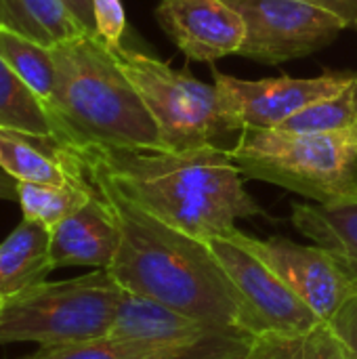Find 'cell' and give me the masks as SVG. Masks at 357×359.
Returning <instances> with one entry per match:
<instances>
[{
    "mask_svg": "<svg viewBox=\"0 0 357 359\" xmlns=\"http://www.w3.org/2000/svg\"><path fill=\"white\" fill-rule=\"evenodd\" d=\"M84 168L103 175L145 212L198 240L223 238L238 219L261 215L227 147L143 151L69 145Z\"/></svg>",
    "mask_w": 357,
    "mask_h": 359,
    "instance_id": "cell-1",
    "label": "cell"
},
{
    "mask_svg": "<svg viewBox=\"0 0 357 359\" xmlns=\"http://www.w3.org/2000/svg\"><path fill=\"white\" fill-rule=\"evenodd\" d=\"M84 170L112 208L120 229V246L107 269L114 280L126 292L158 301L185 316L240 328L238 292L208 244L145 212L103 175Z\"/></svg>",
    "mask_w": 357,
    "mask_h": 359,
    "instance_id": "cell-2",
    "label": "cell"
},
{
    "mask_svg": "<svg viewBox=\"0 0 357 359\" xmlns=\"http://www.w3.org/2000/svg\"><path fill=\"white\" fill-rule=\"evenodd\" d=\"M55 93L48 109L67 145L168 151L139 90L122 72L114 46L82 34L50 48Z\"/></svg>",
    "mask_w": 357,
    "mask_h": 359,
    "instance_id": "cell-3",
    "label": "cell"
},
{
    "mask_svg": "<svg viewBox=\"0 0 357 359\" xmlns=\"http://www.w3.org/2000/svg\"><path fill=\"white\" fill-rule=\"evenodd\" d=\"M229 154L244 177L280 185L316 204L357 202V128L240 130Z\"/></svg>",
    "mask_w": 357,
    "mask_h": 359,
    "instance_id": "cell-4",
    "label": "cell"
},
{
    "mask_svg": "<svg viewBox=\"0 0 357 359\" xmlns=\"http://www.w3.org/2000/svg\"><path fill=\"white\" fill-rule=\"evenodd\" d=\"M124 288L107 269L86 276L40 282L0 309V345L36 343L40 347L72 345L109 337Z\"/></svg>",
    "mask_w": 357,
    "mask_h": 359,
    "instance_id": "cell-5",
    "label": "cell"
},
{
    "mask_svg": "<svg viewBox=\"0 0 357 359\" xmlns=\"http://www.w3.org/2000/svg\"><path fill=\"white\" fill-rule=\"evenodd\" d=\"M114 53L156 120L168 151L221 145L219 139L229 130L221 118L215 84H206L187 69H173L168 63L122 44L114 46Z\"/></svg>",
    "mask_w": 357,
    "mask_h": 359,
    "instance_id": "cell-6",
    "label": "cell"
},
{
    "mask_svg": "<svg viewBox=\"0 0 357 359\" xmlns=\"http://www.w3.org/2000/svg\"><path fill=\"white\" fill-rule=\"evenodd\" d=\"M240 299V328L252 337L307 334L324 320L261 259L231 238L204 240Z\"/></svg>",
    "mask_w": 357,
    "mask_h": 359,
    "instance_id": "cell-7",
    "label": "cell"
},
{
    "mask_svg": "<svg viewBox=\"0 0 357 359\" xmlns=\"http://www.w3.org/2000/svg\"><path fill=\"white\" fill-rule=\"evenodd\" d=\"M223 124L229 133L271 130L311 103L347 88L356 72H326L316 78L242 80L213 69Z\"/></svg>",
    "mask_w": 357,
    "mask_h": 359,
    "instance_id": "cell-8",
    "label": "cell"
},
{
    "mask_svg": "<svg viewBox=\"0 0 357 359\" xmlns=\"http://www.w3.org/2000/svg\"><path fill=\"white\" fill-rule=\"evenodd\" d=\"M244 19L242 57L278 65L330 44L349 27L339 15L305 0H227Z\"/></svg>",
    "mask_w": 357,
    "mask_h": 359,
    "instance_id": "cell-9",
    "label": "cell"
},
{
    "mask_svg": "<svg viewBox=\"0 0 357 359\" xmlns=\"http://www.w3.org/2000/svg\"><path fill=\"white\" fill-rule=\"evenodd\" d=\"M223 238H231L261 259L324 322H328L357 294V284L351 276L343 269L332 252L318 244L305 246L286 238L259 240L238 231V227Z\"/></svg>",
    "mask_w": 357,
    "mask_h": 359,
    "instance_id": "cell-10",
    "label": "cell"
},
{
    "mask_svg": "<svg viewBox=\"0 0 357 359\" xmlns=\"http://www.w3.org/2000/svg\"><path fill=\"white\" fill-rule=\"evenodd\" d=\"M156 19L191 61L240 55L246 38L244 19L227 0H158Z\"/></svg>",
    "mask_w": 357,
    "mask_h": 359,
    "instance_id": "cell-11",
    "label": "cell"
},
{
    "mask_svg": "<svg viewBox=\"0 0 357 359\" xmlns=\"http://www.w3.org/2000/svg\"><path fill=\"white\" fill-rule=\"evenodd\" d=\"M120 246V229L107 202L97 194L50 229V265L109 269Z\"/></svg>",
    "mask_w": 357,
    "mask_h": 359,
    "instance_id": "cell-12",
    "label": "cell"
},
{
    "mask_svg": "<svg viewBox=\"0 0 357 359\" xmlns=\"http://www.w3.org/2000/svg\"><path fill=\"white\" fill-rule=\"evenodd\" d=\"M225 328L227 326H217L185 316L168 305L124 290L109 339L130 341L156 349H179Z\"/></svg>",
    "mask_w": 357,
    "mask_h": 359,
    "instance_id": "cell-13",
    "label": "cell"
},
{
    "mask_svg": "<svg viewBox=\"0 0 357 359\" xmlns=\"http://www.w3.org/2000/svg\"><path fill=\"white\" fill-rule=\"evenodd\" d=\"M0 168L17 183L69 185L88 181L76 151L50 135L0 128Z\"/></svg>",
    "mask_w": 357,
    "mask_h": 359,
    "instance_id": "cell-14",
    "label": "cell"
},
{
    "mask_svg": "<svg viewBox=\"0 0 357 359\" xmlns=\"http://www.w3.org/2000/svg\"><path fill=\"white\" fill-rule=\"evenodd\" d=\"M50 271V229L23 219L0 244L2 299H11L44 282Z\"/></svg>",
    "mask_w": 357,
    "mask_h": 359,
    "instance_id": "cell-15",
    "label": "cell"
},
{
    "mask_svg": "<svg viewBox=\"0 0 357 359\" xmlns=\"http://www.w3.org/2000/svg\"><path fill=\"white\" fill-rule=\"evenodd\" d=\"M292 225L337 257L357 284V202L295 204Z\"/></svg>",
    "mask_w": 357,
    "mask_h": 359,
    "instance_id": "cell-16",
    "label": "cell"
},
{
    "mask_svg": "<svg viewBox=\"0 0 357 359\" xmlns=\"http://www.w3.org/2000/svg\"><path fill=\"white\" fill-rule=\"evenodd\" d=\"M0 25L48 48L93 34L63 0H0Z\"/></svg>",
    "mask_w": 357,
    "mask_h": 359,
    "instance_id": "cell-17",
    "label": "cell"
},
{
    "mask_svg": "<svg viewBox=\"0 0 357 359\" xmlns=\"http://www.w3.org/2000/svg\"><path fill=\"white\" fill-rule=\"evenodd\" d=\"M0 128L59 137L48 105L0 57Z\"/></svg>",
    "mask_w": 357,
    "mask_h": 359,
    "instance_id": "cell-18",
    "label": "cell"
},
{
    "mask_svg": "<svg viewBox=\"0 0 357 359\" xmlns=\"http://www.w3.org/2000/svg\"><path fill=\"white\" fill-rule=\"evenodd\" d=\"M88 177V175H86ZM95 194L88 181L69 185H42V183H17V202L23 219L36 221L46 229L57 227L78 208H82Z\"/></svg>",
    "mask_w": 357,
    "mask_h": 359,
    "instance_id": "cell-19",
    "label": "cell"
},
{
    "mask_svg": "<svg viewBox=\"0 0 357 359\" xmlns=\"http://www.w3.org/2000/svg\"><path fill=\"white\" fill-rule=\"evenodd\" d=\"M0 57L48 105L55 93L53 50L0 25Z\"/></svg>",
    "mask_w": 357,
    "mask_h": 359,
    "instance_id": "cell-20",
    "label": "cell"
},
{
    "mask_svg": "<svg viewBox=\"0 0 357 359\" xmlns=\"http://www.w3.org/2000/svg\"><path fill=\"white\" fill-rule=\"evenodd\" d=\"M357 128V78L343 90L297 111L278 130L286 133H341Z\"/></svg>",
    "mask_w": 357,
    "mask_h": 359,
    "instance_id": "cell-21",
    "label": "cell"
},
{
    "mask_svg": "<svg viewBox=\"0 0 357 359\" xmlns=\"http://www.w3.org/2000/svg\"><path fill=\"white\" fill-rule=\"evenodd\" d=\"M183 349L185 347L156 349V347H145V345H139V343L118 341V339L105 337V339L86 341V343L40 347L36 353H32V355L23 359H173L177 358Z\"/></svg>",
    "mask_w": 357,
    "mask_h": 359,
    "instance_id": "cell-22",
    "label": "cell"
},
{
    "mask_svg": "<svg viewBox=\"0 0 357 359\" xmlns=\"http://www.w3.org/2000/svg\"><path fill=\"white\" fill-rule=\"evenodd\" d=\"M305 334H259L252 337L246 359H305Z\"/></svg>",
    "mask_w": 357,
    "mask_h": 359,
    "instance_id": "cell-23",
    "label": "cell"
},
{
    "mask_svg": "<svg viewBox=\"0 0 357 359\" xmlns=\"http://www.w3.org/2000/svg\"><path fill=\"white\" fill-rule=\"evenodd\" d=\"M95 19H97V34L107 44L120 46L126 29V13L122 0H95Z\"/></svg>",
    "mask_w": 357,
    "mask_h": 359,
    "instance_id": "cell-24",
    "label": "cell"
},
{
    "mask_svg": "<svg viewBox=\"0 0 357 359\" xmlns=\"http://www.w3.org/2000/svg\"><path fill=\"white\" fill-rule=\"evenodd\" d=\"M305 359H347V353L330 328L328 322H322L316 326L311 332L305 334V349H303Z\"/></svg>",
    "mask_w": 357,
    "mask_h": 359,
    "instance_id": "cell-25",
    "label": "cell"
},
{
    "mask_svg": "<svg viewBox=\"0 0 357 359\" xmlns=\"http://www.w3.org/2000/svg\"><path fill=\"white\" fill-rule=\"evenodd\" d=\"M328 324L339 337L347 359H357V294L328 320Z\"/></svg>",
    "mask_w": 357,
    "mask_h": 359,
    "instance_id": "cell-26",
    "label": "cell"
},
{
    "mask_svg": "<svg viewBox=\"0 0 357 359\" xmlns=\"http://www.w3.org/2000/svg\"><path fill=\"white\" fill-rule=\"evenodd\" d=\"M305 2H311L316 6H322V8L339 15L341 19H345L349 25H356L357 0H305Z\"/></svg>",
    "mask_w": 357,
    "mask_h": 359,
    "instance_id": "cell-27",
    "label": "cell"
},
{
    "mask_svg": "<svg viewBox=\"0 0 357 359\" xmlns=\"http://www.w3.org/2000/svg\"><path fill=\"white\" fill-rule=\"evenodd\" d=\"M69 11L78 17V21L93 34H97V19H95V0H63Z\"/></svg>",
    "mask_w": 357,
    "mask_h": 359,
    "instance_id": "cell-28",
    "label": "cell"
},
{
    "mask_svg": "<svg viewBox=\"0 0 357 359\" xmlns=\"http://www.w3.org/2000/svg\"><path fill=\"white\" fill-rule=\"evenodd\" d=\"M0 200L17 202V181L0 168Z\"/></svg>",
    "mask_w": 357,
    "mask_h": 359,
    "instance_id": "cell-29",
    "label": "cell"
},
{
    "mask_svg": "<svg viewBox=\"0 0 357 359\" xmlns=\"http://www.w3.org/2000/svg\"><path fill=\"white\" fill-rule=\"evenodd\" d=\"M2 303H4V299H2V294H0V309H2Z\"/></svg>",
    "mask_w": 357,
    "mask_h": 359,
    "instance_id": "cell-30",
    "label": "cell"
},
{
    "mask_svg": "<svg viewBox=\"0 0 357 359\" xmlns=\"http://www.w3.org/2000/svg\"><path fill=\"white\" fill-rule=\"evenodd\" d=\"M356 27H357V21H356Z\"/></svg>",
    "mask_w": 357,
    "mask_h": 359,
    "instance_id": "cell-31",
    "label": "cell"
}]
</instances>
